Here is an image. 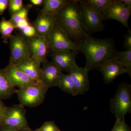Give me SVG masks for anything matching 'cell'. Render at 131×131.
Here are the masks:
<instances>
[{"instance_id":"6da1fadb","label":"cell","mask_w":131,"mask_h":131,"mask_svg":"<svg viewBox=\"0 0 131 131\" xmlns=\"http://www.w3.org/2000/svg\"><path fill=\"white\" fill-rule=\"evenodd\" d=\"M77 44L80 51L85 56L84 68L89 71L98 69L103 63L115 57L117 50L112 38L100 39L89 35Z\"/></svg>"},{"instance_id":"7a4b0ae2","label":"cell","mask_w":131,"mask_h":131,"mask_svg":"<svg viewBox=\"0 0 131 131\" xmlns=\"http://www.w3.org/2000/svg\"><path fill=\"white\" fill-rule=\"evenodd\" d=\"M56 23L77 43L89 35L82 24L80 5L77 0L68 1L56 16Z\"/></svg>"},{"instance_id":"3957f363","label":"cell","mask_w":131,"mask_h":131,"mask_svg":"<svg viewBox=\"0 0 131 131\" xmlns=\"http://www.w3.org/2000/svg\"><path fill=\"white\" fill-rule=\"evenodd\" d=\"M110 109L116 119L124 118L131 112V86L125 83H121L114 97L110 101Z\"/></svg>"},{"instance_id":"277c9868","label":"cell","mask_w":131,"mask_h":131,"mask_svg":"<svg viewBox=\"0 0 131 131\" xmlns=\"http://www.w3.org/2000/svg\"><path fill=\"white\" fill-rule=\"evenodd\" d=\"M49 89L42 82L20 88L16 93L20 104L29 107H35L43 102Z\"/></svg>"},{"instance_id":"5b68a950","label":"cell","mask_w":131,"mask_h":131,"mask_svg":"<svg viewBox=\"0 0 131 131\" xmlns=\"http://www.w3.org/2000/svg\"><path fill=\"white\" fill-rule=\"evenodd\" d=\"M47 40L51 52L69 50L78 53L80 51L77 43L71 40L67 33L56 24Z\"/></svg>"},{"instance_id":"8992f818","label":"cell","mask_w":131,"mask_h":131,"mask_svg":"<svg viewBox=\"0 0 131 131\" xmlns=\"http://www.w3.org/2000/svg\"><path fill=\"white\" fill-rule=\"evenodd\" d=\"M9 40L10 50L9 63L16 65L23 59L31 57L28 38L22 35H12Z\"/></svg>"},{"instance_id":"52a82bcc","label":"cell","mask_w":131,"mask_h":131,"mask_svg":"<svg viewBox=\"0 0 131 131\" xmlns=\"http://www.w3.org/2000/svg\"><path fill=\"white\" fill-rule=\"evenodd\" d=\"M80 3L82 24L87 32L90 34L103 30L105 26L101 15L84 5L81 1Z\"/></svg>"},{"instance_id":"ba28073f","label":"cell","mask_w":131,"mask_h":131,"mask_svg":"<svg viewBox=\"0 0 131 131\" xmlns=\"http://www.w3.org/2000/svg\"><path fill=\"white\" fill-rule=\"evenodd\" d=\"M24 106L21 104L7 107L2 125L18 130L29 128Z\"/></svg>"},{"instance_id":"9c48e42d","label":"cell","mask_w":131,"mask_h":131,"mask_svg":"<svg viewBox=\"0 0 131 131\" xmlns=\"http://www.w3.org/2000/svg\"><path fill=\"white\" fill-rule=\"evenodd\" d=\"M131 14V8L122 5L118 0H114L112 3L102 15L103 20L114 19L119 21L129 29L128 21Z\"/></svg>"},{"instance_id":"30bf717a","label":"cell","mask_w":131,"mask_h":131,"mask_svg":"<svg viewBox=\"0 0 131 131\" xmlns=\"http://www.w3.org/2000/svg\"><path fill=\"white\" fill-rule=\"evenodd\" d=\"M3 69L9 84L14 88L18 87L20 88L39 82L29 78L14 64L9 63L6 68Z\"/></svg>"},{"instance_id":"8fae6325","label":"cell","mask_w":131,"mask_h":131,"mask_svg":"<svg viewBox=\"0 0 131 131\" xmlns=\"http://www.w3.org/2000/svg\"><path fill=\"white\" fill-rule=\"evenodd\" d=\"M41 69V81L48 89L57 87L63 74L62 71L52 62L43 63Z\"/></svg>"},{"instance_id":"7c38bea8","label":"cell","mask_w":131,"mask_h":131,"mask_svg":"<svg viewBox=\"0 0 131 131\" xmlns=\"http://www.w3.org/2000/svg\"><path fill=\"white\" fill-rule=\"evenodd\" d=\"M98 70L101 72L103 80L106 83L110 84L116 78L125 73L128 74L131 77V74L126 69L119 63L115 58L103 63Z\"/></svg>"},{"instance_id":"4fadbf2b","label":"cell","mask_w":131,"mask_h":131,"mask_svg":"<svg viewBox=\"0 0 131 131\" xmlns=\"http://www.w3.org/2000/svg\"><path fill=\"white\" fill-rule=\"evenodd\" d=\"M31 57L41 64L47 61V55L50 51L47 39L36 35L29 38Z\"/></svg>"},{"instance_id":"5bb4252c","label":"cell","mask_w":131,"mask_h":131,"mask_svg":"<svg viewBox=\"0 0 131 131\" xmlns=\"http://www.w3.org/2000/svg\"><path fill=\"white\" fill-rule=\"evenodd\" d=\"M78 52L72 51H58L51 52L52 61L62 71L69 73L77 64L76 57Z\"/></svg>"},{"instance_id":"9a60e30c","label":"cell","mask_w":131,"mask_h":131,"mask_svg":"<svg viewBox=\"0 0 131 131\" xmlns=\"http://www.w3.org/2000/svg\"><path fill=\"white\" fill-rule=\"evenodd\" d=\"M56 24V16L40 13L32 25L36 35L47 39Z\"/></svg>"},{"instance_id":"2e32d148","label":"cell","mask_w":131,"mask_h":131,"mask_svg":"<svg viewBox=\"0 0 131 131\" xmlns=\"http://www.w3.org/2000/svg\"><path fill=\"white\" fill-rule=\"evenodd\" d=\"M89 72L86 68L79 67L76 64L69 73L73 79L78 94H83L89 89Z\"/></svg>"},{"instance_id":"e0dca14e","label":"cell","mask_w":131,"mask_h":131,"mask_svg":"<svg viewBox=\"0 0 131 131\" xmlns=\"http://www.w3.org/2000/svg\"><path fill=\"white\" fill-rule=\"evenodd\" d=\"M40 64L30 57L23 59L16 66L32 80L42 82Z\"/></svg>"},{"instance_id":"ac0fdd59","label":"cell","mask_w":131,"mask_h":131,"mask_svg":"<svg viewBox=\"0 0 131 131\" xmlns=\"http://www.w3.org/2000/svg\"><path fill=\"white\" fill-rule=\"evenodd\" d=\"M68 2V0H45L41 13L56 16Z\"/></svg>"},{"instance_id":"d6986e66","label":"cell","mask_w":131,"mask_h":131,"mask_svg":"<svg viewBox=\"0 0 131 131\" xmlns=\"http://www.w3.org/2000/svg\"><path fill=\"white\" fill-rule=\"evenodd\" d=\"M16 91L9 84L3 69H0V100L10 98Z\"/></svg>"},{"instance_id":"ffe728a7","label":"cell","mask_w":131,"mask_h":131,"mask_svg":"<svg viewBox=\"0 0 131 131\" xmlns=\"http://www.w3.org/2000/svg\"><path fill=\"white\" fill-rule=\"evenodd\" d=\"M57 87L64 92L73 96L78 95L77 90L69 73L63 74Z\"/></svg>"},{"instance_id":"44dd1931","label":"cell","mask_w":131,"mask_h":131,"mask_svg":"<svg viewBox=\"0 0 131 131\" xmlns=\"http://www.w3.org/2000/svg\"><path fill=\"white\" fill-rule=\"evenodd\" d=\"M113 1L114 0H82L81 1L102 15Z\"/></svg>"},{"instance_id":"7402d4cb","label":"cell","mask_w":131,"mask_h":131,"mask_svg":"<svg viewBox=\"0 0 131 131\" xmlns=\"http://www.w3.org/2000/svg\"><path fill=\"white\" fill-rule=\"evenodd\" d=\"M15 28V26L9 20H7L3 17L0 21V33L4 43H8Z\"/></svg>"},{"instance_id":"603a6c76","label":"cell","mask_w":131,"mask_h":131,"mask_svg":"<svg viewBox=\"0 0 131 131\" xmlns=\"http://www.w3.org/2000/svg\"><path fill=\"white\" fill-rule=\"evenodd\" d=\"M115 59L131 74V50L121 51L116 50Z\"/></svg>"},{"instance_id":"cb8c5ba5","label":"cell","mask_w":131,"mask_h":131,"mask_svg":"<svg viewBox=\"0 0 131 131\" xmlns=\"http://www.w3.org/2000/svg\"><path fill=\"white\" fill-rule=\"evenodd\" d=\"M32 6L31 4H28L24 6L21 10L12 15L9 20L15 27L17 24L21 21L28 20V13Z\"/></svg>"},{"instance_id":"d4e9b609","label":"cell","mask_w":131,"mask_h":131,"mask_svg":"<svg viewBox=\"0 0 131 131\" xmlns=\"http://www.w3.org/2000/svg\"><path fill=\"white\" fill-rule=\"evenodd\" d=\"M22 0H9L8 7L10 13L13 15L19 12L24 7Z\"/></svg>"},{"instance_id":"484cf974","label":"cell","mask_w":131,"mask_h":131,"mask_svg":"<svg viewBox=\"0 0 131 131\" xmlns=\"http://www.w3.org/2000/svg\"><path fill=\"white\" fill-rule=\"evenodd\" d=\"M111 131H130V128L125 121V119H116Z\"/></svg>"},{"instance_id":"4316f807","label":"cell","mask_w":131,"mask_h":131,"mask_svg":"<svg viewBox=\"0 0 131 131\" xmlns=\"http://www.w3.org/2000/svg\"><path fill=\"white\" fill-rule=\"evenodd\" d=\"M38 131H61L54 121L45 122L40 128L37 129Z\"/></svg>"},{"instance_id":"83f0119b","label":"cell","mask_w":131,"mask_h":131,"mask_svg":"<svg viewBox=\"0 0 131 131\" xmlns=\"http://www.w3.org/2000/svg\"><path fill=\"white\" fill-rule=\"evenodd\" d=\"M21 32L22 35L28 38L32 37L34 36L37 35L35 28L31 24L23 30L21 31Z\"/></svg>"},{"instance_id":"f1b7e54d","label":"cell","mask_w":131,"mask_h":131,"mask_svg":"<svg viewBox=\"0 0 131 131\" xmlns=\"http://www.w3.org/2000/svg\"><path fill=\"white\" fill-rule=\"evenodd\" d=\"M124 46L126 50H131V30L130 28L124 35Z\"/></svg>"},{"instance_id":"f546056e","label":"cell","mask_w":131,"mask_h":131,"mask_svg":"<svg viewBox=\"0 0 131 131\" xmlns=\"http://www.w3.org/2000/svg\"><path fill=\"white\" fill-rule=\"evenodd\" d=\"M7 108V107L5 105L2 100H0V126L2 125Z\"/></svg>"},{"instance_id":"4dcf8cb0","label":"cell","mask_w":131,"mask_h":131,"mask_svg":"<svg viewBox=\"0 0 131 131\" xmlns=\"http://www.w3.org/2000/svg\"><path fill=\"white\" fill-rule=\"evenodd\" d=\"M8 0H0V15H2L8 7Z\"/></svg>"},{"instance_id":"1f68e13d","label":"cell","mask_w":131,"mask_h":131,"mask_svg":"<svg viewBox=\"0 0 131 131\" xmlns=\"http://www.w3.org/2000/svg\"><path fill=\"white\" fill-rule=\"evenodd\" d=\"M31 25L30 23L28 21V20H24L18 23L16 26L15 28L19 29L20 31L23 30L24 29Z\"/></svg>"},{"instance_id":"d6a6232c","label":"cell","mask_w":131,"mask_h":131,"mask_svg":"<svg viewBox=\"0 0 131 131\" xmlns=\"http://www.w3.org/2000/svg\"><path fill=\"white\" fill-rule=\"evenodd\" d=\"M44 0H30L31 5L35 6H39L43 5Z\"/></svg>"},{"instance_id":"836d02e7","label":"cell","mask_w":131,"mask_h":131,"mask_svg":"<svg viewBox=\"0 0 131 131\" xmlns=\"http://www.w3.org/2000/svg\"><path fill=\"white\" fill-rule=\"evenodd\" d=\"M118 1L121 4L125 6L131 8V0H118Z\"/></svg>"},{"instance_id":"e575fe53","label":"cell","mask_w":131,"mask_h":131,"mask_svg":"<svg viewBox=\"0 0 131 131\" xmlns=\"http://www.w3.org/2000/svg\"><path fill=\"white\" fill-rule=\"evenodd\" d=\"M0 131H21V130H16L11 127L1 125L0 126Z\"/></svg>"},{"instance_id":"d590c367","label":"cell","mask_w":131,"mask_h":131,"mask_svg":"<svg viewBox=\"0 0 131 131\" xmlns=\"http://www.w3.org/2000/svg\"><path fill=\"white\" fill-rule=\"evenodd\" d=\"M21 131H38L37 129H36L35 130H32L30 129V128H26V129H23V130H21Z\"/></svg>"},{"instance_id":"8d00e7d4","label":"cell","mask_w":131,"mask_h":131,"mask_svg":"<svg viewBox=\"0 0 131 131\" xmlns=\"http://www.w3.org/2000/svg\"></svg>"},{"instance_id":"74e56055","label":"cell","mask_w":131,"mask_h":131,"mask_svg":"<svg viewBox=\"0 0 131 131\" xmlns=\"http://www.w3.org/2000/svg\"></svg>"}]
</instances>
